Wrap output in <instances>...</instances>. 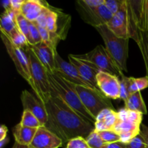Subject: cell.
<instances>
[{
	"instance_id": "38",
	"label": "cell",
	"mask_w": 148,
	"mask_h": 148,
	"mask_svg": "<svg viewBox=\"0 0 148 148\" xmlns=\"http://www.w3.org/2000/svg\"><path fill=\"white\" fill-rule=\"evenodd\" d=\"M24 1L25 0H11L12 10L16 14L20 13V10Z\"/></svg>"
},
{
	"instance_id": "22",
	"label": "cell",
	"mask_w": 148,
	"mask_h": 148,
	"mask_svg": "<svg viewBox=\"0 0 148 148\" xmlns=\"http://www.w3.org/2000/svg\"><path fill=\"white\" fill-rule=\"evenodd\" d=\"M136 43L138 45L139 49L143 56L146 69V76L148 77V32H143L140 30Z\"/></svg>"
},
{
	"instance_id": "2",
	"label": "cell",
	"mask_w": 148,
	"mask_h": 148,
	"mask_svg": "<svg viewBox=\"0 0 148 148\" xmlns=\"http://www.w3.org/2000/svg\"><path fill=\"white\" fill-rule=\"evenodd\" d=\"M140 1L123 0L119 10L107 24L110 30L118 37L133 38L137 41L138 28L139 8Z\"/></svg>"
},
{
	"instance_id": "20",
	"label": "cell",
	"mask_w": 148,
	"mask_h": 148,
	"mask_svg": "<svg viewBox=\"0 0 148 148\" xmlns=\"http://www.w3.org/2000/svg\"><path fill=\"white\" fill-rule=\"evenodd\" d=\"M38 129L22 126L19 123L13 129V136L15 143L20 145L28 146L34 138Z\"/></svg>"
},
{
	"instance_id": "7",
	"label": "cell",
	"mask_w": 148,
	"mask_h": 148,
	"mask_svg": "<svg viewBox=\"0 0 148 148\" xmlns=\"http://www.w3.org/2000/svg\"><path fill=\"white\" fill-rule=\"evenodd\" d=\"M75 90L84 106L95 119L98 114L106 108L115 110L109 98L106 97L100 91L76 85Z\"/></svg>"
},
{
	"instance_id": "9",
	"label": "cell",
	"mask_w": 148,
	"mask_h": 148,
	"mask_svg": "<svg viewBox=\"0 0 148 148\" xmlns=\"http://www.w3.org/2000/svg\"><path fill=\"white\" fill-rule=\"evenodd\" d=\"M1 38L9 56L13 61L17 72L30 85L31 82L30 67L25 51L17 47L4 32L1 31Z\"/></svg>"
},
{
	"instance_id": "25",
	"label": "cell",
	"mask_w": 148,
	"mask_h": 148,
	"mask_svg": "<svg viewBox=\"0 0 148 148\" xmlns=\"http://www.w3.org/2000/svg\"><path fill=\"white\" fill-rule=\"evenodd\" d=\"M148 88V77L147 76L140 78L130 77V95L137 92H141L143 90Z\"/></svg>"
},
{
	"instance_id": "21",
	"label": "cell",
	"mask_w": 148,
	"mask_h": 148,
	"mask_svg": "<svg viewBox=\"0 0 148 148\" xmlns=\"http://www.w3.org/2000/svg\"><path fill=\"white\" fill-rule=\"evenodd\" d=\"M124 104H125L124 108L129 111L141 113L143 115L147 114V107L142 96L141 92H137L135 93L131 94Z\"/></svg>"
},
{
	"instance_id": "37",
	"label": "cell",
	"mask_w": 148,
	"mask_h": 148,
	"mask_svg": "<svg viewBox=\"0 0 148 148\" xmlns=\"http://www.w3.org/2000/svg\"><path fill=\"white\" fill-rule=\"evenodd\" d=\"M36 24V23H35ZM37 26L38 29L39 30V33H40V36L42 38V40L45 43H49L51 40V33L47 30L46 28H44L43 27H40V26L38 25L37 24H36Z\"/></svg>"
},
{
	"instance_id": "13",
	"label": "cell",
	"mask_w": 148,
	"mask_h": 148,
	"mask_svg": "<svg viewBox=\"0 0 148 148\" xmlns=\"http://www.w3.org/2000/svg\"><path fill=\"white\" fill-rule=\"evenodd\" d=\"M21 101L23 111H28L37 117L43 127L47 124L49 120L47 111L40 100L29 91L23 90L21 94Z\"/></svg>"
},
{
	"instance_id": "39",
	"label": "cell",
	"mask_w": 148,
	"mask_h": 148,
	"mask_svg": "<svg viewBox=\"0 0 148 148\" xmlns=\"http://www.w3.org/2000/svg\"><path fill=\"white\" fill-rule=\"evenodd\" d=\"M140 135L141 136L142 138L145 141V144L147 145V148H148V127L142 124L141 125V130H140Z\"/></svg>"
},
{
	"instance_id": "6",
	"label": "cell",
	"mask_w": 148,
	"mask_h": 148,
	"mask_svg": "<svg viewBox=\"0 0 148 148\" xmlns=\"http://www.w3.org/2000/svg\"><path fill=\"white\" fill-rule=\"evenodd\" d=\"M143 117L141 113L125 108L118 111V121L113 130L119 134L121 143L127 144L140 134Z\"/></svg>"
},
{
	"instance_id": "28",
	"label": "cell",
	"mask_w": 148,
	"mask_h": 148,
	"mask_svg": "<svg viewBox=\"0 0 148 148\" xmlns=\"http://www.w3.org/2000/svg\"><path fill=\"white\" fill-rule=\"evenodd\" d=\"M88 145L90 148H102L106 144L99 135L98 132L95 130L85 138Z\"/></svg>"
},
{
	"instance_id": "11",
	"label": "cell",
	"mask_w": 148,
	"mask_h": 148,
	"mask_svg": "<svg viewBox=\"0 0 148 148\" xmlns=\"http://www.w3.org/2000/svg\"><path fill=\"white\" fill-rule=\"evenodd\" d=\"M78 10L82 18L92 27L107 25L112 19L114 14L104 4L95 8H87L78 5Z\"/></svg>"
},
{
	"instance_id": "26",
	"label": "cell",
	"mask_w": 148,
	"mask_h": 148,
	"mask_svg": "<svg viewBox=\"0 0 148 148\" xmlns=\"http://www.w3.org/2000/svg\"><path fill=\"white\" fill-rule=\"evenodd\" d=\"M59 12L49 8L46 16V29L51 33H56L58 30Z\"/></svg>"
},
{
	"instance_id": "27",
	"label": "cell",
	"mask_w": 148,
	"mask_h": 148,
	"mask_svg": "<svg viewBox=\"0 0 148 148\" xmlns=\"http://www.w3.org/2000/svg\"><path fill=\"white\" fill-rule=\"evenodd\" d=\"M16 23L17 28L20 33H23L27 38V42L30 43V21L27 20L24 16L20 13L16 14Z\"/></svg>"
},
{
	"instance_id": "23",
	"label": "cell",
	"mask_w": 148,
	"mask_h": 148,
	"mask_svg": "<svg viewBox=\"0 0 148 148\" xmlns=\"http://www.w3.org/2000/svg\"><path fill=\"white\" fill-rule=\"evenodd\" d=\"M138 28L140 31L148 32V0H140Z\"/></svg>"
},
{
	"instance_id": "12",
	"label": "cell",
	"mask_w": 148,
	"mask_h": 148,
	"mask_svg": "<svg viewBox=\"0 0 148 148\" xmlns=\"http://www.w3.org/2000/svg\"><path fill=\"white\" fill-rule=\"evenodd\" d=\"M97 85L101 92L109 99L120 98V79L119 77L105 72H100L96 76Z\"/></svg>"
},
{
	"instance_id": "31",
	"label": "cell",
	"mask_w": 148,
	"mask_h": 148,
	"mask_svg": "<svg viewBox=\"0 0 148 148\" xmlns=\"http://www.w3.org/2000/svg\"><path fill=\"white\" fill-rule=\"evenodd\" d=\"M30 46H35L41 43L42 38L40 36L39 30L37 26L33 22H30Z\"/></svg>"
},
{
	"instance_id": "4",
	"label": "cell",
	"mask_w": 148,
	"mask_h": 148,
	"mask_svg": "<svg viewBox=\"0 0 148 148\" xmlns=\"http://www.w3.org/2000/svg\"><path fill=\"white\" fill-rule=\"evenodd\" d=\"M105 43V48L117 67L121 72L127 71L129 56V38H122L116 36L107 25L95 27Z\"/></svg>"
},
{
	"instance_id": "18",
	"label": "cell",
	"mask_w": 148,
	"mask_h": 148,
	"mask_svg": "<svg viewBox=\"0 0 148 148\" xmlns=\"http://www.w3.org/2000/svg\"><path fill=\"white\" fill-rule=\"evenodd\" d=\"M68 58L69 59V62L77 69V71L82 75V77L86 79L91 85H93L95 88L99 90L98 88V85H97L96 76L99 73L100 71L88 66V64L82 62V61L77 59L75 56V54H69L68 56Z\"/></svg>"
},
{
	"instance_id": "36",
	"label": "cell",
	"mask_w": 148,
	"mask_h": 148,
	"mask_svg": "<svg viewBox=\"0 0 148 148\" xmlns=\"http://www.w3.org/2000/svg\"><path fill=\"white\" fill-rule=\"evenodd\" d=\"M50 7H46V8L43 10V11L42 12L41 14H40L38 17L37 18V20H36L35 23L36 24H37L38 25L40 26V27H43L44 28H46V16H47V11Z\"/></svg>"
},
{
	"instance_id": "10",
	"label": "cell",
	"mask_w": 148,
	"mask_h": 148,
	"mask_svg": "<svg viewBox=\"0 0 148 148\" xmlns=\"http://www.w3.org/2000/svg\"><path fill=\"white\" fill-rule=\"evenodd\" d=\"M55 60H56V70L53 73L64 78L65 79L74 85L85 86L100 91L99 90L95 88L93 85H91L90 82H88L86 79H84L82 75L78 72L77 69L70 62H67L64 60L61 57L60 55L58 53V52L56 53Z\"/></svg>"
},
{
	"instance_id": "1",
	"label": "cell",
	"mask_w": 148,
	"mask_h": 148,
	"mask_svg": "<svg viewBox=\"0 0 148 148\" xmlns=\"http://www.w3.org/2000/svg\"><path fill=\"white\" fill-rule=\"evenodd\" d=\"M43 104L49 116L45 127L62 139L64 143L75 137L86 138L95 130L93 124L82 119L52 88L51 97Z\"/></svg>"
},
{
	"instance_id": "24",
	"label": "cell",
	"mask_w": 148,
	"mask_h": 148,
	"mask_svg": "<svg viewBox=\"0 0 148 148\" xmlns=\"http://www.w3.org/2000/svg\"><path fill=\"white\" fill-rule=\"evenodd\" d=\"M20 124L23 127H30V128L38 129L43 127L37 117L28 111H23Z\"/></svg>"
},
{
	"instance_id": "15",
	"label": "cell",
	"mask_w": 148,
	"mask_h": 148,
	"mask_svg": "<svg viewBox=\"0 0 148 148\" xmlns=\"http://www.w3.org/2000/svg\"><path fill=\"white\" fill-rule=\"evenodd\" d=\"M63 141L56 134L51 132L45 127L38 129L34 138L27 146L28 148H59Z\"/></svg>"
},
{
	"instance_id": "29",
	"label": "cell",
	"mask_w": 148,
	"mask_h": 148,
	"mask_svg": "<svg viewBox=\"0 0 148 148\" xmlns=\"http://www.w3.org/2000/svg\"><path fill=\"white\" fill-rule=\"evenodd\" d=\"M120 79V98L125 103L130 95V77H126L124 74Z\"/></svg>"
},
{
	"instance_id": "17",
	"label": "cell",
	"mask_w": 148,
	"mask_h": 148,
	"mask_svg": "<svg viewBox=\"0 0 148 148\" xmlns=\"http://www.w3.org/2000/svg\"><path fill=\"white\" fill-rule=\"evenodd\" d=\"M118 121V112L111 108H106L98 115L94 127L97 132L113 130Z\"/></svg>"
},
{
	"instance_id": "40",
	"label": "cell",
	"mask_w": 148,
	"mask_h": 148,
	"mask_svg": "<svg viewBox=\"0 0 148 148\" xmlns=\"http://www.w3.org/2000/svg\"><path fill=\"white\" fill-rule=\"evenodd\" d=\"M102 148H126V145L121 142H117V143L105 145Z\"/></svg>"
},
{
	"instance_id": "16",
	"label": "cell",
	"mask_w": 148,
	"mask_h": 148,
	"mask_svg": "<svg viewBox=\"0 0 148 148\" xmlns=\"http://www.w3.org/2000/svg\"><path fill=\"white\" fill-rule=\"evenodd\" d=\"M51 6L46 1L40 0H25L20 10L23 14L30 22H35L46 7Z\"/></svg>"
},
{
	"instance_id": "42",
	"label": "cell",
	"mask_w": 148,
	"mask_h": 148,
	"mask_svg": "<svg viewBox=\"0 0 148 148\" xmlns=\"http://www.w3.org/2000/svg\"><path fill=\"white\" fill-rule=\"evenodd\" d=\"M1 6L4 7V10H12L11 0H4L1 2Z\"/></svg>"
},
{
	"instance_id": "30",
	"label": "cell",
	"mask_w": 148,
	"mask_h": 148,
	"mask_svg": "<svg viewBox=\"0 0 148 148\" xmlns=\"http://www.w3.org/2000/svg\"><path fill=\"white\" fill-rule=\"evenodd\" d=\"M98 132L106 144L121 142L120 135L114 130H106V131Z\"/></svg>"
},
{
	"instance_id": "14",
	"label": "cell",
	"mask_w": 148,
	"mask_h": 148,
	"mask_svg": "<svg viewBox=\"0 0 148 148\" xmlns=\"http://www.w3.org/2000/svg\"><path fill=\"white\" fill-rule=\"evenodd\" d=\"M38 60L44 66L48 72L53 73L56 70V48L51 43H45L42 41L35 46H30Z\"/></svg>"
},
{
	"instance_id": "3",
	"label": "cell",
	"mask_w": 148,
	"mask_h": 148,
	"mask_svg": "<svg viewBox=\"0 0 148 148\" xmlns=\"http://www.w3.org/2000/svg\"><path fill=\"white\" fill-rule=\"evenodd\" d=\"M52 89L82 119L94 125L96 119L85 108L75 90V85L55 73L48 72Z\"/></svg>"
},
{
	"instance_id": "33",
	"label": "cell",
	"mask_w": 148,
	"mask_h": 148,
	"mask_svg": "<svg viewBox=\"0 0 148 148\" xmlns=\"http://www.w3.org/2000/svg\"><path fill=\"white\" fill-rule=\"evenodd\" d=\"M123 0H104V4L113 14H116L119 10Z\"/></svg>"
},
{
	"instance_id": "5",
	"label": "cell",
	"mask_w": 148,
	"mask_h": 148,
	"mask_svg": "<svg viewBox=\"0 0 148 148\" xmlns=\"http://www.w3.org/2000/svg\"><path fill=\"white\" fill-rule=\"evenodd\" d=\"M25 51L28 59L31 76L30 86L40 102L46 103L51 97V87L49 79L48 71L30 47Z\"/></svg>"
},
{
	"instance_id": "32",
	"label": "cell",
	"mask_w": 148,
	"mask_h": 148,
	"mask_svg": "<svg viewBox=\"0 0 148 148\" xmlns=\"http://www.w3.org/2000/svg\"><path fill=\"white\" fill-rule=\"evenodd\" d=\"M66 148H90L85 138L77 137L69 140L66 144Z\"/></svg>"
},
{
	"instance_id": "19",
	"label": "cell",
	"mask_w": 148,
	"mask_h": 148,
	"mask_svg": "<svg viewBox=\"0 0 148 148\" xmlns=\"http://www.w3.org/2000/svg\"><path fill=\"white\" fill-rule=\"evenodd\" d=\"M16 14L12 10H4L0 17V30L4 32L10 38L19 31L16 23Z\"/></svg>"
},
{
	"instance_id": "34",
	"label": "cell",
	"mask_w": 148,
	"mask_h": 148,
	"mask_svg": "<svg viewBox=\"0 0 148 148\" xmlns=\"http://www.w3.org/2000/svg\"><path fill=\"white\" fill-rule=\"evenodd\" d=\"M77 4L82 7L92 9L104 4V0H79L77 1Z\"/></svg>"
},
{
	"instance_id": "41",
	"label": "cell",
	"mask_w": 148,
	"mask_h": 148,
	"mask_svg": "<svg viewBox=\"0 0 148 148\" xmlns=\"http://www.w3.org/2000/svg\"><path fill=\"white\" fill-rule=\"evenodd\" d=\"M7 127L4 125H1L0 127V141H2L7 138Z\"/></svg>"
},
{
	"instance_id": "43",
	"label": "cell",
	"mask_w": 148,
	"mask_h": 148,
	"mask_svg": "<svg viewBox=\"0 0 148 148\" xmlns=\"http://www.w3.org/2000/svg\"><path fill=\"white\" fill-rule=\"evenodd\" d=\"M12 148H28L27 147V146H23V145H18L17 143H15V144H14V145L13 146Z\"/></svg>"
},
{
	"instance_id": "8",
	"label": "cell",
	"mask_w": 148,
	"mask_h": 148,
	"mask_svg": "<svg viewBox=\"0 0 148 148\" xmlns=\"http://www.w3.org/2000/svg\"><path fill=\"white\" fill-rule=\"evenodd\" d=\"M75 56L77 59H82L90 63L100 72H108L117 77H121L123 74L110 57L106 49L102 45H98L93 50L85 54H75Z\"/></svg>"
},
{
	"instance_id": "35",
	"label": "cell",
	"mask_w": 148,
	"mask_h": 148,
	"mask_svg": "<svg viewBox=\"0 0 148 148\" xmlns=\"http://www.w3.org/2000/svg\"><path fill=\"white\" fill-rule=\"evenodd\" d=\"M125 145L126 148H147V145L140 134Z\"/></svg>"
}]
</instances>
